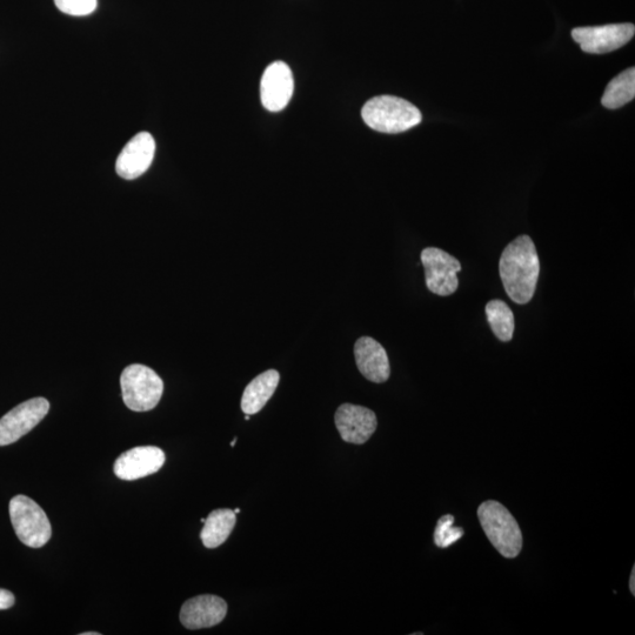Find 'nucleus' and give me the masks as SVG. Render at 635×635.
Wrapping results in <instances>:
<instances>
[{
    "label": "nucleus",
    "mask_w": 635,
    "mask_h": 635,
    "mask_svg": "<svg viewBox=\"0 0 635 635\" xmlns=\"http://www.w3.org/2000/svg\"><path fill=\"white\" fill-rule=\"evenodd\" d=\"M55 4L66 15L84 17L96 11L98 0H55Z\"/></svg>",
    "instance_id": "aec40b11"
},
{
    "label": "nucleus",
    "mask_w": 635,
    "mask_h": 635,
    "mask_svg": "<svg viewBox=\"0 0 635 635\" xmlns=\"http://www.w3.org/2000/svg\"><path fill=\"white\" fill-rule=\"evenodd\" d=\"M358 370L372 383L383 384L391 376L389 356L381 344L371 337H362L354 345Z\"/></svg>",
    "instance_id": "4468645a"
},
{
    "label": "nucleus",
    "mask_w": 635,
    "mask_h": 635,
    "mask_svg": "<svg viewBox=\"0 0 635 635\" xmlns=\"http://www.w3.org/2000/svg\"><path fill=\"white\" fill-rule=\"evenodd\" d=\"M635 26L631 23L587 26L572 31V38L581 50L592 55H604L623 48L634 37Z\"/></svg>",
    "instance_id": "0eeeda50"
},
{
    "label": "nucleus",
    "mask_w": 635,
    "mask_h": 635,
    "mask_svg": "<svg viewBox=\"0 0 635 635\" xmlns=\"http://www.w3.org/2000/svg\"><path fill=\"white\" fill-rule=\"evenodd\" d=\"M634 579H635V567H633L631 579H630V590L633 597L635 596V580Z\"/></svg>",
    "instance_id": "4be33fe9"
},
{
    "label": "nucleus",
    "mask_w": 635,
    "mask_h": 635,
    "mask_svg": "<svg viewBox=\"0 0 635 635\" xmlns=\"http://www.w3.org/2000/svg\"><path fill=\"white\" fill-rule=\"evenodd\" d=\"M82 635H100V633H98V632H86V633H83Z\"/></svg>",
    "instance_id": "5701e85b"
},
{
    "label": "nucleus",
    "mask_w": 635,
    "mask_h": 635,
    "mask_svg": "<svg viewBox=\"0 0 635 635\" xmlns=\"http://www.w3.org/2000/svg\"><path fill=\"white\" fill-rule=\"evenodd\" d=\"M478 518L487 539L507 559L517 558L523 550V533L510 511L498 501L489 500L478 508Z\"/></svg>",
    "instance_id": "f03ea898"
},
{
    "label": "nucleus",
    "mask_w": 635,
    "mask_h": 635,
    "mask_svg": "<svg viewBox=\"0 0 635 635\" xmlns=\"http://www.w3.org/2000/svg\"><path fill=\"white\" fill-rule=\"evenodd\" d=\"M233 512H235L236 514H239V513H240V510H239V508H236V510H235V511H233Z\"/></svg>",
    "instance_id": "a878e982"
},
{
    "label": "nucleus",
    "mask_w": 635,
    "mask_h": 635,
    "mask_svg": "<svg viewBox=\"0 0 635 635\" xmlns=\"http://www.w3.org/2000/svg\"><path fill=\"white\" fill-rule=\"evenodd\" d=\"M9 511L13 530L25 546L40 548L49 543L52 536L50 520L36 501L17 496L11 499Z\"/></svg>",
    "instance_id": "39448f33"
},
{
    "label": "nucleus",
    "mask_w": 635,
    "mask_h": 635,
    "mask_svg": "<svg viewBox=\"0 0 635 635\" xmlns=\"http://www.w3.org/2000/svg\"><path fill=\"white\" fill-rule=\"evenodd\" d=\"M500 278L512 302L526 305L536 293L540 262L536 245L524 235L508 244L499 262Z\"/></svg>",
    "instance_id": "f257e3e1"
},
{
    "label": "nucleus",
    "mask_w": 635,
    "mask_h": 635,
    "mask_svg": "<svg viewBox=\"0 0 635 635\" xmlns=\"http://www.w3.org/2000/svg\"><path fill=\"white\" fill-rule=\"evenodd\" d=\"M50 403L45 398H33L6 413L0 419V446H8L23 438L49 413Z\"/></svg>",
    "instance_id": "6e6552de"
},
{
    "label": "nucleus",
    "mask_w": 635,
    "mask_h": 635,
    "mask_svg": "<svg viewBox=\"0 0 635 635\" xmlns=\"http://www.w3.org/2000/svg\"><path fill=\"white\" fill-rule=\"evenodd\" d=\"M294 79L290 66L274 62L267 66L260 82V98L266 110L279 112L286 108L293 96Z\"/></svg>",
    "instance_id": "1a4fd4ad"
},
{
    "label": "nucleus",
    "mask_w": 635,
    "mask_h": 635,
    "mask_svg": "<svg viewBox=\"0 0 635 635\" xmlns=\"http://www.w3.org/2000/svg\"><path fill=\"white\" fill-rule=\"evenodd\" d=\"M15 601V596L10 591L0 588V611L9 610L15 605Z\"/></svg>",
    "instance_id": "412c9836"
},
{
    "label": "nucleus",
    "mask_w": 635,
    "mask_h": 635,
    "mask_svg": "<svg viewBox=\"0 0 635 635\" xmlns=\"http://www.w3.org/2000/svg\"><path fill=\"white\" fill-rule=\"evenodd\" d=\"M165 453L156 446H139L126 451L115 463L119 479L132 481L157 473L165 464Z\"/></svg>",
    "instance_id": "f8f14e48"
},
{
    "label": "nucleus",
    "mask_w": 635,
    "mask_h": 635,
    "mask_svg": "<svg viewBox=\"0 0 635 635\" xmlns=\"http://www.w3.org/2000/svg\"><path fill=\"white\" fill-rule=\"evenodd\" d=\"M124 403L135 412L155 409L162 399L164 383L150 367L133 364L127 366L120 377Z\"/></svg>",
    "instance_id": "20e7f679"
},
{
    "label": "nucleus",
    "mask_w": 635,
    "mask_h": 635,
    "mask_svg": "<svg viewBox=\"0 0 635 635\" xmlns=\"http://www.w3.org/2000/svg\"><path fill=\"white\" fill-rule=\"evenodd\" d=\"M226 601L212 594H204L185 601L180 611V621L187 630H200L216 626L225 619Z\"/></svg>",
    "instance_id": "ddd939ff"
},
{
    "label": "nucleus",
    "mask_w": 635,
    "mask_h": 635,
    "mask_svg": "<svg viewBox=\"0 0 635 635\" xmlns=\"http://www.w3.org/2000/svg\"><path fill=\"white\" fill-rule=\"evenodd\" d=\"M362 117L372 130L381 133H401L411 130L423 120L416 106L393 96H379L364 105Z\"/></svg>",
    "instance_id": "7ed1b4c3"
},
{
    "label": "nucleus",
    "mask_w": 635,
    "mask_h": 635,
    "mask_svg": "<svg viewBox=\"0 0 635 635\" xmlns=\"http://www.w3.org/2000/svg\"><path fill=\"white\" fill-rule=\"evenodd\" d=\"M420 258L425 269L427 289L440 297L452 296L457 292L458 273L461 271L457 258L437 247H427L421 252Z\"/></svg>",
    "instance_id": "423d86ee"
},
{
    "label": "nucleus",
    "mask_w": 635,
    "mask_h": 635,
    "mask_svg": "<svg viewBox=\"0 0 635 635\" xmlns=\"http://www.w3.org/2000/svg\"><path fill=\"white\" fill-rule=\"evenodd\" d=\"M237 514L229 508L213 511L205 519L200 538L206 548H217L223 545L236 526Z\"/></svg>",
    "instance_id": "dca6fc26"
},
{
    "label": "nucleus",
    "mask_w": 635,
    "mask_h": 635,
    "mask_svg": "<svg viewBox=\"0 0 635 635\" xmlns=\"http://www.w3.org/2000/svg\"><path fill=\"white\" fill-rule=\"evenodd\" d=\"M453 523L452 516L441 517L438 521L436 532H434V541L438 547H449L463 537L464 531L461 528L453 527Z\"/></svg>",
    "instance_id": "6ab92c4d"
},
{
    "label": "nucleus",
    "mask_w": 635,
    "mask_h": 635,
    "mask_svg": "<svg viewBox=\"0 0 635 635\" xmlns=\"http://www.w3.org/2000/svg\"><path fill=\"white\" fill-rule=\"evenodd\" d=\"M340 437L346 443L363 445L376 432V413L364 406L343 404L334 416Z\"/></svg>",
    "instance_id": "9b49d317"
},
{
    "label": "nucleus",
    "mask_w": 635,
    "mask_h": 635,
    "mask_svg": "<svg viewBox=\"0 0 635 635\" xmlns=\"http://www.w3.org/2000/svg\"><path fill=\"white\" fill-rule=\"evenodd\" d=\"M279 381L280 374L276 370L266 371L254 378L243 393V412L253 416L262 411L276 392Z\"/></svg>",
    "instance_id": "2eb2a0df"
},
{
    "label": "nucleus",
    "mask_w": 635,
    "mask_h": 635,
    "mask_svg": "<svg viewBox=\"0 0 635 635\" xmlns=\"http://www.w3.org/2000/svg\"><path fill=\"white\" fill-rule=\"evenodd\" d=\"M635 97V69H627L607 85L601 104L606 109L617 110L632 102Z\"/></svg>",
    "instance_id": "f3484780"
},
{
    "label": "nucleus",
    "mask_w": 635,
    "mask_h": 635,
    "mask_svg": "<svg viewBox=\"0 0 635 635\" xmlns=\"http://www.w3.org/2000/svg\"><path fill=\"white\" fill-rule=\"evenodd\" d=\"M486 317L491 329L500 342H511L514 334V314L503 300H491L486 305Z\"/></svg>",
    "instance_id": "a211bd4d"
},
{
    "label": "nucleus",
    "mask_w": 635,
    "mask_h": 635,
    "mask_svg": "<svg viewBox=\"0 0 635 635\" xmlns=\"http://www.w3.org/2000/svg\"><path fill=\"white\" fill-rule=\"evenodd\" d=\"M250 417H251L250 414H246L245 420H250Z\"/></svg>",
    "instance_id": "393cba45"
},
{
    "label": "nucleus",
    "mask_w": 635,
    "mask_h": 635,
    "mask_svg": "<svg viewBox=\"0 0 635 635\" xmlns=\"http://www.w3.org/2000/svg\"><path fill=\"white\" fill-rule=\"evenodd\" d=\"M156 142L149 132H140L124 146L117 158L116 172L126 180L137 179L150 169L155 159Z\"/></svg>",
    "instance_id": "9d476101"
},
{
    "label": "nucleus",
    "mask_w": 635,
    "mask_h": 635,
    "mask_svg": "<svg viewBox=\"0 0 635 635\" xmlns=\"http://www.w3.org/2000/svg\"><path fill=\"white\" fill-rule=\"evenodd\" d=\"M236 443H237V438H236L235 440H233V441H232L231 446H232V447H235V446H236Z\"/></svg>",
    "instance_id": "b1692460"
}]
</instances>
